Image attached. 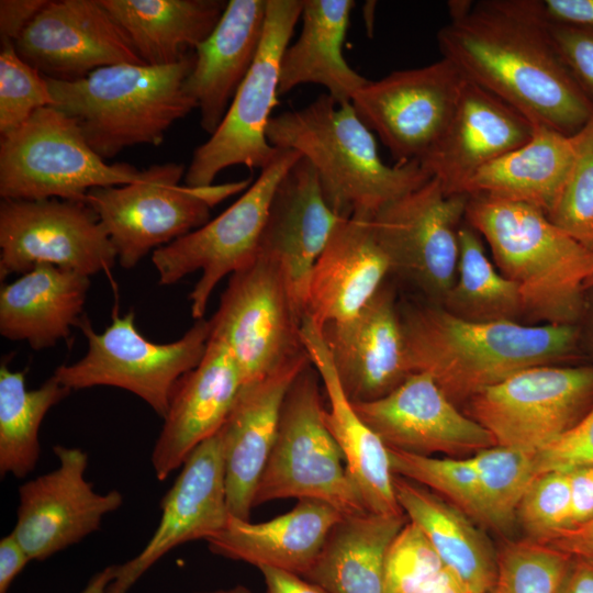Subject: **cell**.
Here are the masks:
<instances>
[{
    "label": "cell",
    "mask_w": 593,
    "mask_h": 593,
    "mask_svg": "<svg viewBox=\"0 0 593 593\" xmlns=\"http://www.w3.org/2000/svg\"><path fill=\"white\" fill-rule=\"evenodd\" d=\"M437 33L443 58L465 79L514 108L534 125L566 135L593 119V103L560 60L532 0L449 2Z\"/></svg>",
    "instance_id": "obj_1"
},
{
    "label": "cell",
    "mask_w": 593,
    "mask_h": 593,
    "mask_svg": "<svg viewBox=\"0 0 593 593\" xmlns=\"http://www.w3.org/2000/svg\"><path fill=\"white\" fill-rule=\"evenodd\" d=\"M399 313L410 372L428 373L455 404L521 370L570 359L582 347L579 324L470 322L430 302Z\"/></svg>",
    "instance_id": "obj_2"
},
{
    "label": "cell",
    "mask_w": 593,
    "mask_h": 593,
    "mask_svg": "<svg viewBox=\"0 0 593 593\" xmlns=\"http://www.w3.org/2000/svg\"><path fill=\"white\" fill-rule=\"evenodd\" d=\"M267 136L273 147L294 150L313 166L328 205L342 219L372 217L432 178L419 161L383 163L351 102L327 93L272 116Z\"/></svg>",
    "instance_id": "obj_3"
},
{
    "label": "cell",
    "mask_w": 593,
    "mask_h": 593,
    "mask_svg": "<svg viewBox=\"0 0 593 593\" xmlns=\"http://www.w3.org/2000/svg\"><path fill=\"white\" fill-rule=\"evenodd\" d=\"M466 220L489 243L502 275L517 286L526 316L545 324H580L593 250L544 211L522 202L470 195Z\"/></svg>",
    "instance_id": "obj_4"
},
{
    "label": "cell",
    "mask_w": 593,
    "mask_h": 593,
    "mask_svg": "<svg viewBox=\"0 0 593 593\" xmlns=\"http://www.w3.org/2000/svg\"><path fill=\"white\" fill-rule=\"evenodd\" d=\"M194 64L190 52L166 66L116 64L77 81L45 77L53 105L79 125L103 159L136 145L159 146L167 131L197 108L184 90Z\"/></svg>",
    "instance_id": "obj_5"
},
{
    "label": "cell",
    "mask_w": 593,
    "mask_h": 593,
    "mask_svg": "<svg viewBox=\"0 0 593 593\" xmlns=\"http://www.w3.org/2000/svg\"><path fill=\"white\" fill-rule=\"evenodd\" d=\"M184 174L182 164H155L132 183L98 187L87 193L86 202L105 228L124 269L203 226L215 205L251 184L248 178L190 187L180 184Z\"/></svg>",
    "instance_id": "obj_6"
},
{
    "label": "cell",
    "mask_w": 593,
    "mask_h": 593,
    "mask_svg": "<svg viewBox=\"0 0 593 593\" xmlns=\"http://www.w3.org/2000/svg\"><path fill=\"white\" fill-rule=\"evenodd\" d=\"M318 372L310 362L292 382L255 507L282 499L317 500L343 515L367 511L325 418Z\"/></svg>",
    "instance_id": "obj_7"
},
{
    "label": "cell",
    "mask_w": 593,
    "mask_h": 593,
    "mask_svg": "<svg viewBox=\"0 0 593 593\" xmlns=\"http://www.w3.org/2000/svg\"><path fill=\"white\" fill-rule=\"evenodd\" d=\"M142 175L130 164L105 163L77 122L54 107L38 109L0 139V197L4 200L86 202L93 188L132 183Z\"/></svg>",
    "instance_id": "obj_8"
},
{
    "label": "cell",
    "mask_w": 593,
    "mask_h": 593,
    "mask_svg": "<svg viewBox=\"0 0 593 593\" xmlns=\"http://www.w3.org/2000/svg\"><path fill=\"white\" fill-rule=\"evenodd\" d=\"M79 327L88 350L78 361L59 366L53 374L57 381L69 391L100 385L126 390L164 419L178 382L204 356L212 324L204 317L198 320L181 338L167 344L144 337L133 312L114 313L101 333L85 316Z\"/></svg>",
    "instance_id": "obj_9"
},
{
    "label": "cell",
    "mask_w": 593,
    "mask_h": 593,
    "mask_svg": "<svg viewBox=\"0 0 593 593\" xmlns=\"http://www.w3.org/2000/svg\"><path fill=\"white\" fill-rule=\"evenodd\" d=\"M303 0H268L264 35L258 54L239 85L215 132L197 147L184 174V184L209 187L231 166L266 168L279 148L267 136L271 112L278 103L280 66Z\"/></svg>",
    "instance_id": "obj_10"
},
{
    "label": "cell",
    "mask_w": 593,
    "mask_h": 593,
    "mask_svg": "<svg viewBox=\"0 0 593 593\" xmlns=\"http://www.w3.org/2000/svg\"><path fill=\"white\" fill-rule=\"evenodd\" d=\"M302 320L280 267L258 250L230 276L211 337L228 348L246 385L307 353Z\"/></svg>",
    "instance_id": "obj_11"
},
{
    "label": "cell",
    "mask_w": 593,
    "mask_h": 593,
    "mask_svg": "<svg viewBox=\"0 0 593 593\" xmlns=\"http://www.w3.org/2000/svg\"><path fill=\"white\" fill-rule=\"evenodd\" d=\"M593 407V365L521 370L467 402V415L500 447L535 455L574 428Z\"/></svg>",
    "instance_id": "obj_12"
},
{
    "label": "cell",
    "mask_w": 593,
    "mask_h": 593,
    "mask_svg": "<svg viewBox=\"0 0 593 593\" xmlns=\"http://www.w3.org/2000/svg\"><path fill=\"white\" fill-rule=\"evenodd\" d=\"M301 156L280 149L243 194L215 219L152 253L159 283L169 286L201 271L189 294L191 316L204 313L215 287L258 253L276 189Z\"/></svg>",
    "instance_id": "obj_13"
},
{
    "label": "cell",
    "mask_w": 593,
    "mask_h": 593,
    "mask_svg": "<svg viewBox=\"0 0 593 593\" xmlns=\"http://www.w3.org/2000/svg\"><path fill=\"white\" fill-rule=\"evenodd\" d=\"M469 194H448L436 178L391 201L370 219L391 271L415 284L428 302L441 305L459 259V231Z\"/></svg>",
    "instance_id": "obj_14"
},
{
    "label": "cell",
    "mask_w": 593,
    "mask_h": 593,
    "mask_svg": "<svg viewBox=\"0 0 593 593\" xmlns=\"http://www.w3.org/2000/svg\"><path fill=\"white\" fill-rule=\"evenodd\" d=\"M118 256L87 202L1 200L0 278L48 264L91 276L110 273Z\"/></svg>",
    "instance_id": "obj_15"
},
{
    "label": "cell",
    "mask_w": 593,
    "mask_h": 593,
    "mask_svg": "<svg viewBox=\"0 0 593 593\" xmlns=\"http://www.w3.org/2000/svg\"><path fill=\"white\" fill-rule=\"evenodd\" d=\"M463 82L459 70L441 57L424 67L369 80L351 104L395 164L419 161L446 130Z\"/></svg>",
    "instance_id": "obj_16"
},
{
    "label": "cell",
    "mask_w": 593,
    "mask_h": 593,
    "mask_svg": "<svg viewBox=\"0 0 593 593\" xmlns=\"http://www.w3.org/2000/svg\"><path fill=\"white\" fill-rule=\"evenodd\" d=\"M53 451L58 467L19 488L12 533L34 561H44L80 542L123 504L119 490L99 493L86 479V451L63 445H55Z\"/></svg>",
    "instance_id": "obj_17"
},
{
    "label": "cell",
    "mask_w": 593,
    "mask_h": 593,
    "mask_svg": "<svg viewBox=\"0 0 593 593\" xmlns=\"http://www.w3.org/2000/svg\"><path fill=\"white\" fill-rule=\"evenodd\" d=\"M44 77L77 81L116 64L145 63L100 0L49 1L14 43Z\"/></svg>",
    "instance_id": "obj_18"
},
{
    "label": "cell",
    "mask_w": 593,
    "mask_h": 593,
    "mask_svg": "<svg viewBox=\"0 0 593 593\" xmlns=\"http://www.w3.org/2000/svg\"><path fill=\"white\" fill-rule=\"evenodd\" d=\"M353 405L388 448L465 458L496 446L492 435L460 412L425 372L411 373L380 399Z\"/></svg>",
    "instance_id": "obj_19"
},
{
    "label": "cell",
    "mask_w": 593,
    "mask_h": 593,
    "mask_svg": "<svg viewBox=\"0 0 593 593\" xmlns=\"http://www.w3.org/2000/svg\"><path fill=\"white\" fill-rule=\"evenodd\" d=\"M160 506V521L150 539L134 558L118 564L105 593H127L170 550L206 540L226 525L231 514L220 433L190 454Z\"/></svg>",
    "instance_id": "obj_20"
},
{
    "label": "cell",
    "mask_w": 593,
    "mask_h": 593,
    "mask_svg": "<svg viewBox=\"0 0 593 593\" xmlns=\"http://www.w3.org/2000/svg\"><path fill=\"white\" fill-rule=\"evenodd\" d=\"M533 131L527 118L465 79L446 130L419 164L448 194H466L481 168L525 144Z\"/></svg>",
    "instance_id": "obj_21"
},
{
    "label": "cell",
    "mask_w": 593,
    "mask_h": 593,
    "mask_svg": "<svg viewBox=\"0 0 593 593\" xmlns=\"http://www.w3.org/2000/svg\"><path fill=\"white\" fill-rule=\"evenodd\" d=\"M340 220L301 157L276 189L258 250L280 267L302 318L312 270Z\"/></svg>",
    "instance_id": "obj_22"
},
{
    "label": "cell",
    "mask_w": 593,
    "mask_h": 593,
    "mask_svg": "<svg viewBox=\"0 0 593 593\" xmlns=\"http://www.w3.org/2000/svg\"><path fill=\"white\" fill-rule=\"evenodd\" d=\"M322 333L351 403L380 399L411 374L395 294L385 283L355 316Z\"/></svg>",
    "instance_id": "obj_23"
},
{
    "label": "cell",
    "mask_w": 593,
    "mask_h": 593,
    "mask_svg": "<svg viewBox=\"0 0 593 593\" xmlns=\"http://www.w3.org/2000/svg\"><path fill=\"white\" fill-rule=\"evenodd\" d=\"M242 388L233 355L210 337L199 365L178 382L154 444L150 461L159 481L181 468L200 444L219 433Z\"/></svg>",
    "instance_id": "obj_24"
},
{
    "label": "cell",
    "mask_w": 593,
    "mask_h": 593,
    "mask_svg": "<svg viewBox=\"0 0 593 593\" xmlns=\"http://www.w3.org/2000/svg\"><path fill=\"white\" fill-rule=\"evenodd\" d=\"M310 362L306 353L240 389L219 432L231 516L249 519L256 489L278 434L286 395Z\"/></svg>",
    "instance_id": "obj_25"
},
{
    "label": "cell",
    "mask_w": 593,
    "mask_h": 593,
    "mask_svg": "<svg viewBox=\"0 0 593 593\" xmlns=\"http://www.w3.org/2000/svg\"><path fill=\"white\" fill-rule=\"evenodd\" d=\"M370 219H342L314 265L305 316L320 329L360 312L391 271L390 261L372 233Z\"/></svg>",
    "instance_id": "obj_26"
},
{
    "label": "cell",
    "mask_w": 593,
    "mask_h": 593,
    "mask_svg": "<svg viewBox=\"0 0 593 593\" xmlns=\"http://www.w3.org/2000/svg\"><path fill=\"white\" fill-rule=\"evenodd\" d=\"M301 338L328 400L325 423L339 446L345 466L367 511L402 514L394 493L389 448L358 415L345 394L322 329L304 316Z\"/></svg>",
    "instance_id": "obj_27"
},
{
    "label": "cell",
    "mask_w": 593,
    "mask_h": 593,
    "mask_svg": "<svg viewBox=\"0 0 593 593\" xmlns=\"http://www.w3.org/2000/svg\"><path fill=\"white\" fill-rule=\"evenodd\" d=\"M268 0H230L212 33L193 49L194 64L184 90L200 110L201 127L210 135L258 54Z\"/></svg>",
    "instance_id": "obj_28"
},
{
    "label": "cell",
    "mask_w": 593,
    "mask_h": 593,
    "mask_svg": "<svg viewBox=\"0 0 593 593\" xmlns=\"http://www.w3.org/2000/svg\"><path fill=\"white\" fill-rule=\"evenodd\" d=\"M343 516L325 502L299 500L289 512L266 522L230 516L226 525L205 541L214 555L223 558L303 577Z\"/></svg>",
    "instance_id": "obj_29"
},
{
    "label": "cell",
    "mask_w": 593,
    "mask_h": 593,
    "mask_svg": "<svg viewBox=\"0 0 593 593\" xmlns=\"http://www.w3.org/2000/svg\"><path fill=\"white\" fill-rule=\"evenodd\" d=\"M89 287V276L36 265L1 287L0 334L35 350L55 346L80 325Z\"/></svg>",
    "instance_id": "obj_30"
},
{
    "label": "cell",
    "mask_w": 593,
    "mask_h": 593,
    "mask_svg": "<svg viewBox=\"0 0 593 593\" xmlns=\"http://www.w3.org/2000/svg\"><path fill=\"white\" fill-rule=\"evenodd\" d=\"M353 0H303L302 26L286 48L280 66L279 96L301 85H318L337 102H351L368 83L343 54Z\"/></svg>",
    "instance_id": "obj_31"
},
{
    "label": "cell",
    "mask_w": 593,
    "mask_h": 593,
    "mask_svg": "<svg viewBox=\"0 0 593 593\" xmlns=\"http://www.w3.org/2000/svg\"><path fill=\"white\" fill-rule=\"evenodd\" d=\"M577 145V134L534 125L525 144L481 168L465 192L526 203L548 215L570 176Z\"/></svg>",
    "instance_id": "obj_32"
},
{
    "label": "cell",
    "mask_w": 593,
    "mask_h": 593,
    "mask_svg": "<svg viewBox=\"0 0 593 593\" xmlns=\"http://www.w3.org/2000/svg\"><path fill=\"white\" fill-rule=\"evenodd\" d=\"M394 493L407 519L425 535L444 567L469 593H486L496 573V551L474 522L428 490L394 474Z\"/></svg>",
    "instance_id": "obj_33"
},
{
    "label": "cell",
    "mask_w": 593,
    "mask_h": 593,
    "mask_svg": "<svg viewBox=\"0 0 593 593\" xmlns=\"http://www.w3.org/2000/svg\"><path fill=\"white\" fill-rule=\"evenodd\" d=\"M407 521L404 513L344 515L303 577L328 593H384L385 557Z\"/></svg>",
    "instance_id": "obj_34"
},
{
    "label": "cell",
    "mask_w": 593,
    "mask_h": 593,
    "mask_svg": "<svg viewBox=\"0 0 593 593\" xmlns=\"http://www.w3.org/2000/svg\"><path fill=\"white\" fill-rule=\"evenodd\" d=\"M125 31L146 65L181 60L219 23L227 2L221 0H100Z\"/></svg>",
    "instance_id": "obj_35"
},
{
    "label": "cell",
    "mask_w": 593,
    "mask_h": 593,
    "mask_svg": "<svg viewBox=\"0 0 593 593\" xmlns=\"http://www.w3.org/2000/svg\"><path fill=\"white\" fill-rule=\"evenodd\" d=\"M52 376L27 390L24 371L0 367V475L25 478L41 457L40 428L48 411L69 394Z\"/></svg>",
    "instance_id": "obj_36"
},
{
    "label": "cell",
    "mask_w": 593,
    "mask_h": 593,
    "mask_svg": "<svg viewBox=\"0 0 593 593\" xmlns=\"http://www.w3.org/2000/svg\"><path fill=\"white\" fill-rule=\"evenodd\" d=\"M440 306L470 322H517L525 315L517 286L493 267L468 222L459 231L457 277Z\"/></svg>",
    "instance_id": "obj_37"
},
{
    "label": "cell",
    "mask_w": 593,
    "mask_h": 593,
    "mask_svg": "<svg viewBox=\"0 0 593 593\" xmlns=\"http://www.w3.org/2000/svg\"><path fill=\"white\" fill-rule=\"evenodd\" d=\"M532 454L493 446L470 456L478 478L480 525L507 533L518 504L535 478Z\"/></svg>",
    "instance_id": "obj_38"
},
{
    "label": "cell",
    "mask_w": 593,
    "mask_h": 593,
    "mask_svg": "<svg viewBox=\"0 0 593 593\" xmlns=\"http://www.w3.org/2000/svg\"><path fill=\"white\" fill-rule=\"evenodd\" d=\"M572 561L567 553L527 538L496 551V573L486 593H556Z\"/></svg>",
    "instance_id": "obj_39"
},
{
    "label": "cell",
    "mask_w": 593,
    "mask_h": 593,
    "mask_svg": "<svg viewBox=\"0 0 593 593\" xmlns=\"http://www.w3.org/2000/svg\"><path fill=\"white\" fill-rule=\"evenodd\" d=\"M393 474L433 491L480 525L478 478L471 457L438 458L389 448Z\"/></svg>",
    "instance_id": "obj_40"
},
{
    "label": "cell",
    "mask_w": 593,
    "mask_h": 593,
    "mask_svg": "<svg viewBox=\"0 0 593 593\" xmlns=\"http://www.w3.org/2000/svg\"><path fill=\"white\" fill-rule=\"evenodd\" d=\"M526 538L548 544L572 526V499L568 471L535 475L516 512Z\"/></svg>",
    "instance_id": "obj_41"
},
{
    "label": "cell",
    "mask_w": 593,
    "mask_h": 593,
    "mask_svg": "<svg viewBox=\"0 0 593 593\" xmlns=\"http://www.w3.org/2000/svg\"><path fill=\"white\" fill-rule=\"evenodd\" d=\"M570 176L549 220L593 250V119L579 132Z\"/></svg>",
    "instance_id": "obj_42"
},
{
    "label": "cell",
    "mask_w": 593,
    "mask_h": 593,
    "mask_svg": "<svg viewBox=\"0 0 593 593\" xmlns=\"http://www.w3.org/2000/svg\"><path fill=\"white\" fill-rule=\"evenodd\" d=\"M45 77L24 61L14 45L0 52V135L23 125L38 109L53 105Z\"/></svg>",
    "instance_id": "obj_43"
},
{
    "label": "cell",
    "mask_w": 593,
    "mask_h": 593,
    "mask_svg": "<svg viewBox=\"0 0 593 593\" xmlns=\"http://www.w3.org/2000/svg\"><path fill=\"white\" fill-rule=\"evenodd\" d=\"M444 568L422 530L407 521L385 557L384 593H414Z\"/></svg>",
    "instance_id": "obj_44"
},
{
    "label": "cell",
    "mask_w": 593,
    "mask_h": 593,
    "mask_svg": "<svg viewBox=\"0 0 593 593\" xmlns=\"http://www.w3.org/2000/svg\"><path fill=\"white\" fill-rule=\"evenodd\" d=\"M544 24L560 60L593 103V30L546 21Z\"/></svg>",
    "instance_id": "obj_45"
},
{
    "label": "cell",
    "mask_w": 593,
    "mask_h": 593,
    "mask_svg": "<svg viewBox=\"0 0 593 593\" xmlns=\"http://www.w3.org/2000/svg\"><path fill=\"white\" fill-rule=\"evenodd\" d=\"M535 475L593 465V407L570 432L533 456Z\"/></svg>",
    "instance_id": "obj_46"
},
{
    "label": "cell",
    "mask_w": 593,
    "mask_h": 593,
    "mask_svg": "<svg viewBox=\"0 0 593 593\" xmlns=\"http://www.w3.org/2000/svg\"><path fill=\"white\" fill-rule=\"evenodd\" d=\"M541 20L593 30V0H532Z\"/></svg>",
    "instance_id": "obj_47"
},
{
    "label": "cell",
    "mask_w": 593,
    "mask_h": 593,
    "mask_svg": "<svg viewBox=\"0 0 593 593\" xmlns=\"http://www.w3.org/2000/svg\"><path fill=\"white\" fill-rule=\"evenodd\" d=\"M48 2L49 0H1V46L14 45L22 32Z\"/></svg>",
    "instance_id": "obj_48"
},
{
    "label": "cell",
    "mask_w": 593,
    "mask_h": 593,
    "mask_svg": "<svg viewBox=\"0 0 593 593\" xmlns=\"http://www.w3.org/2000/svg\"><path fill=\"white\" fill-rule=\"evenodd\" d=\"M567 471L571 485L572 528L593 518V465Z\"/></svg>",
    "instance_id": "obj_49"
},
{
    "label": "cell",
    "mask_w": 593,
    "mask_h": 593,
    "mask_svg": "<svg viewBox=\"0 0 593 593\" xmlns=\"http://www.w3.org/2000/svg\"><path fill=\"white\" fill-rule=\"evenodd\" d=\"M547 545L593 564V518L569 528Z\"/></svg>",
    "instance_id": "obj_50"
},
{
    "label": "cell",
    "mask_w": 593,
    "mask_h": 593,
    "mask_svg": "<svg viewBox=\"0 0 593 593\" xmlns=\"http://www.w3.org/2000/svg\"><path fill=\"white\" fill-rule=\"evenodd\" d=\"M32 561L11 532L0 540V593H8L18 574Z\"/></svg>",
    "instance_id": "obj_51"
},
{
    "label": "cell",
    "mask_w": 593,
    "mask_h": 593,
    "mask_svg": "<svg viewBox=\"0 0 593 593\" xmlns=\"http://www.w3.org/2000/svg\"><path fill=\"white\" fill-rule=\"evenodd\" d=\"M265 581V593H328L304 577L281 569H259Z\"/></svg>",
    "instance_id": "obj_52"
},
{
    "label": "cell",
    "mask_w": 593,
    "mask_h": 593,
    "mask_svg": "<svg viewBox=\"0 0 593 593\" xmlns=\"http://www.w3.org/2000/svg\"><path fill=\"white\" fill-rule=\"evenodd\" d=\"M556 593H593V564L572 558Z\"/></svg>",
    "instance_id": "obj_53"
},
{
    "label": "cell",
    "mask_w": 593,
    "mask_h": 593,
    "mask_svg": "<svg viewBox=\"0 0 593 593\" xmlns=\"http://www.w3.org/2000/svg\"><path fill=\"white\" fill-rule=\"evenodd\" d=\"M414 593H469L460 580L444 568Z\"/></svg>",
    "instance_id": "obj_54"
},
{
    "label": "cell",
    "mask_w": 593,
    "mask_h": 593,
    "mask_svg": "<svg viewBox=\"0 0 593 593\" xmlns=\"http://www.w3.org/2000/svg\"><path fill=\"white\" fill-rule=\"evenodd\" d=\"M583 327L581 328V346L584 345L593 357V288L586 292V306L582 317Z\"/></svg>",
    "instance_id": "obj_55"
},
{
    "label": "cell",
    "mask_w": 593,
    "mask_h": 593,
    "mask_svg": "<svg viewBox=\"0 0 593 593\" xmlns=\"http://www.w3.org/2000/svg\"><path fill=\"white\" fill-rule=\"evenodd\" d=\"M118 564H110L96 572L80 593H105L116 573Z\"/></svg>",
    "instance_id": "obj_56"
},
{
    "label": "cell",
    "mask_w": 593,
    "mask_h": 593,
    "mask_svg": "<svg viewBox=\"0 0 593 593\" xmlns=\"http://www.w3.org/2000/svg\"><path fill=\"white\" fill-rule=\"evenodd\" d=\"M194 593H253L249 588H247L244 584H236L230 588H222L211 591H201V592H194Z\"/></svg>",
    "instance_id": "obj_57"
},
{
    "label": "cell",
    "mask_w": 593,
    "mask_h": 593,
    "mask_svg": "<svg viewBox=\"0 0 593 593\" xmlns=\"http://www.w3.org/2000/svg\"><path fill=\"white\" fill-rule=\"evenodd\" d=\"M585 288H586V290L593 288V271H592L591 276L589 277V279L585 282Z\"/></svg>",
    "instance_id": "obj_58"
}]
</instances>
